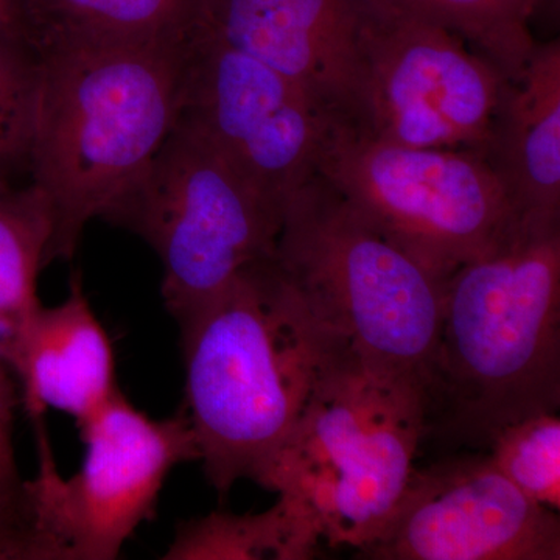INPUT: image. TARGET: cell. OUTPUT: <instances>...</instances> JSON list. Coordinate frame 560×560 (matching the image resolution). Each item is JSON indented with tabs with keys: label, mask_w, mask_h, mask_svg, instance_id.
<instances>
[{
	"label": "cell",
	"mask_w": 560,
	"mask_h": 560,
	"mask_svg": "<svg viewBox=\"0 0 560 560\" xmlns=\"http://www.w3.org/2000/svg\"><path fill=\"white\" fill-rule=\"evenodd\" d=\"M184 407L206 480L221 499L259 485L300 419L334 334L275 256L238 271L178 323Z\"/></svg>",
	"instance_id": "cell-1"
},
{
	"label": "cell",
	"mask_w": 560,
	"mask_h": 560,
	"mask_svg": "<svg viewBox=\"0 0 560 560\" xmlns=\"http://www.w3.org/2000/svg\"><path fill=\"white\" fill-rule=\"evenodd\" d=\"M425 399L427 434L467 447L558 412L560 223L518 221L448 276Z\"/></svg>",
	"instance_id": "cell-2"
},
{
	"label": "cell",
	"mask_w": 560,
	"mask_h": 560,
	"mask_svg": "<svg viewBox=\"0 0 560 560\" xmlns=\"http://www.w3.org/2000/svg\"><path fill=\"white\" fill-rule=\"evenodd\" d=\"M183 43L105 44L38 51L28 180L49 201L46 267L70 260L145 167L178 117Z\"/></svg>",
	"instance_id": "cell-3"
},
{
	"label": "cell",
	"mask_w": 560,
	"mask_h": 560,
	"mask_svg": "<svg viewBox=\"0 0 560 560\" xmlns=\"http://www.w3.org/2000/svg\"><path fill=\"white\" fill-rule=\"evenodd\" d=\"M425 436V388L334 335L307 404L259 485L293 504L330 547L361 550L399 506Z\"/></svg>",
	"instance_id": "cell-4"
},
{
	"label": "cell",
	"mask_w": 560,
	"mask_h": 560,
	"mask_svg": "<svg viewBox=\"0 0 560 560\" xmlns=\"http://www.w3.org/2000/svg\"><path fill=\"white\" fill-rule=\"evenodd\" d=\"M275 260L324 329L425 388L444 282L319 175L290 198Z\"/></svg>",
	"instance_id": "cell-5"
},
{
	"label": "cell",
	"mask_w": 560,
	"mask_h": 560,
	"mask_svg": "<svg viewBox=\"0 0 560 560\" xmlns=\"http://www.w3.org/2000/svg\"><path fill=\"white\" fill-rule=\"evenodd\" d=\"M101 220L132 232L156 253L162 300L179 323L243 268L275 256L283 213L200 132L176 120Z\"/></svg>",
	"instance_id": "cell-6"
},
{
	"label": "cell",
	"mask_w": 560,
	"mask_h": 560,
	"mask_svg": "<svg viewBox=\"0 0 560 560\" xmlns=\"http://www.w3.org/2000/svg\"><path fill=\"white\" fill-rule=\"evenodd\" d=\"M316 175L441 282L521 221L482 154L399 145L349 121L329 120Z\"/></svg>",
	"instance_id": "cell-7"
},
{
	"label": "cell",
	"mask_w": 560,
	"mask_h": 560,
	"mask_svg": "<svg viewBox=\"0 0 560 560\" xmlns=\"http://www.w3.org/2000/svg\"><path fill=\"white\" fill-rule=\"evenodd\" d=\"M38 474L25 480L28 522L57 560H114L150 521L165 480L198 460L197 438L180 410L154 419L117 390L80 422L84 459L65 478L55 463L43 416L33 419Z\"/></svg>",
	"instance_id": "cell-8"
},
{
	"label": "cell",
	"mask_w": 560,
	"mask_h": 560,
	"mask_svg": "<svg viewBox=\"0 0 560 560\" xmlns=\"http://www.w3.org/2000/svg\"><path fill=\"white\" fill-rule=\"evenodd\" d=\"M503 73L459 36L368 0L355 127L420 149L482 154Z\"/></svg>",
	"instance_id": "cell-9"
},
{
	"label": "cell",
	"mask_w": 560,
	"mask_h": 560,
	"mask_svg": "<svg viewBox=\"0 0 560 560\" xmlns=\"http://www.w3.org/2000/svg\"><path fill=\"white\" fill-rule=\"evenodd\" d=\"M176 120L285 215L290 198L316 175L330 117L282 73L191 27Z\"/></svg>",
	"instance_id": "cell-10"
},
{
	"label": "cell",
	"mask_w": 560,
	"mask_h": 560,
	"mask_svg": "<svg viewBox=\"0 0 560 560\" xmlns=\"http://www.w3.org/2000/svg\"><path fill=\"white\" fill-rule=\"evenodd\" d=\"M360 558L559 560V512L526 497L488 456L412 471L388 525Z\"/></svg>",
	"instance_id": "cell-11"
},
{
	"label": "cell",
	"mask_w": 560,
	"mask_h": 560,
	"mask_svg": "<svg viewBox=\"0 0 560 560\" xmlns=\"http://www.w3.org/2000/svg\"><path fill=\"white\" fill-rule=\"evenodd\" d=\"M368 0H198L191 27L282 73L330 119L355 124Z\"/></svg>",
	"instance_id": "cell-12"
},
{
	"label": "cell",
	"mask_w": 560,
	"mask_h": 560,
	"mask_svg": "<svg viewBox=\"0 0 560 560\" xmlns=\"http://www.w3.org/2000/svg\"><path fill=\"white\" fill-rule=\"evenodd\" d=\"M518 220L560 223V43H537L504 81L482 151Z\"/></svg>",
	"instance_id": "cell-13"
},
{
	"label": "cell",
	"mask_w": 560,
	"mask_h": 560,
	"mask_svg": "<svg viewBox=\"0 0 560 560\" xmlns=\"http://www.w3.org/2000/svg\"><path fill=\"white\" fill-rule=\"evenodd\" d=\"M9 368L32 419L54 408L79 425L119 390L113 345L80 276L61 304L36 311Z\"/></svg>",
	"instance_id": "cell-14"
},
{
	"label": "cell",
	"mask_w": 560,
	"mask_h": 560,
	"mask_svg": "<svg viewBox=\"0 0 560 560\" xmlns=\"http://www.w3.org/2000/svg\"><path fill=\"white\" fill-rule=\"evenodd\" d=\"M198 0H22V35L38 51L183 43Z\"/></svg>",
	"instance_id": "cell-15"
},
{
	"label": "cell",
	"mask_w": 560,
	"mask_h": 560,
	"mask_svg": "<svg viewBox=\"0 0 560 560\" xmlns=\"http://www.w3.org/2000/svg\"><path fill=\"white\" fill-rule=\"evenodd\" d=\"M51 234L46 195L31 180L0 179V355L7 364L43 305L36 283L46 268Z\"/></svg>",
	"instance_id": "cell-16"
},
{
	"label": "cell",
	"mask_w": 560,
	"mask_h": 560,
	"mask_svg": "<svg viewBox=\"0 0 560 560\" xmlns=\"http://www.w3.org/2000/svg\"><path fill=\"white\" fill-rule=\"evenodd\" d=\"M320 536L293 504L279 497L259 514L213 511L180 522L164 560H307Z\"/></svg>",
	"instance_id": "cell-17"
},
{
	"label": "cell",
	"mask_w": 560,
	"mask_h": 560,
	"mask_svg": "<svg viewBox=\"0 0 560 560\" xmlns=\"http://www.w3.org/2000/svg\"><path fill=\"white\" fill-rule=\"evenodd\" d=\"M383 10L429 22L459 36L515 80L536 49L533 24L544 0H371Z\"/></svg>",
	"instance_id": "cell-18"
},
{
	"label": "cell",
	"mask_w": 560,
	"mask_h": 560,
	"mask_svg": "<svg viewBox=\"0 0 560 560\" xmlns=\"http://www.w3.org/2000/svg\"><path fill=\"white\" fill-rule=\"evenodd\" d=\"M38 54L18 32L0 31V179L28 176L36 102Z\"/></svg>",
	"instance_id": "cell-19"
},
{
	"label": "cell",
	"mask_w": 560,
	"mask_h": 560,
	"mask_svg": "<svg viewBox=\"0 0 560 560\" xmlns=\"http://www.w3.org/2000/svg\"><path fill=\"white\" fill-rule=\"evenodd\" d=\"M489 458L530 500L560 510V419L541 412L500 431L489 445Z\"/></svg>",
	"instance_id": "cell-20"
},
{
	"label": "cell",
	"mask_w": 560,
	"mask_h": 560,
	"mask_svg": "<svg viewBox=\"0 0 560 560\" xmlns=\"http://www.w3.org/2000/svg\"><path fill=\"white\" fill-rule=\"evenodd\" d=\"M9 364L0 355V525L32 529L25 480L14 451V408L18 397Z\"/></svg>",
	"instance_id": "cell-21"
},
{
	"label": "cell",
	"mask_w": 560,
	"mask_h": 560,
	"mask_svg": "<svg viewBox=\"0 0 560 560\" xmlns=\"http://www.w3.org/2000/svg\"><path fill=\"white\" fill-rule=\"evenodd\" d=\"M0 560H57L49 545L33 529L0 525Z\"/></svg>",
	"instance_id": "cell-22"
},
{
	"label": "cell",
	"mask_w": 560,
	"mask_h": 560,
	"mask_svg": "<svg viewBox=\"0 0 560 560\" xmlns=\"http://www.w3.org/2000/svg\"><path fill=\"white\" fill-rule=\"evenodd\" d=\"M0 31L22 35V0H0Z\"/></svg>",
	"instance_id": "cell-23"
}]
</instances>
